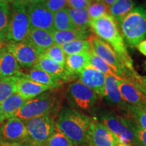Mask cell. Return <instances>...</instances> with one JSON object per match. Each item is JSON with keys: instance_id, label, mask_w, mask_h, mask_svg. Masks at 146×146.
<instances>
[{"instance_id": "cell-5", "label": "cell", "mask_w": 146, "mask_h": 146, "mask_svg": "<svg viewBox=\"0 0 146 146\" xmlns=\"http://www.w3.org/2000/svg\"><path fill=\"white\" fill-rule=\"evenodd\" d=\"M98 118L99 121L118 137L121 141L131 146H135V139L133 133L134 122L131 118L120 116L106 110L99 113Z\"/></svg>"}, {"instance_id": "cell-8", "label": "cell", "mask_w": 146, "mask_h": 146, "mask_svg": "<svg viewBox=\"0 0 146 146\" xmlns=\"http://www.w3.org/2000/svg\"><path fill=\"white\" fill-rule=\"evenodd\" d=\"M29 135V141L41 146L46 143L56 126L50 114H45L24 120Z\"/></svg>"}, {"instance_id": "cell-26", "label": "cell", "mask_w": 146, "mask_h": 146, "mask_svg": "<svg viewBox=\"0 0 146 146\" xmlns=\"http://www.w3.org/2000/svg\"><path fill=\"white\" fill-rule=\"evenodd\" d=\"M71 21L76 29L81 30H88L89 28L91 18L86 9L66 8Z\"/></svg>"}, {"instance_id": "cell-23", "label": "cell", "mask_w": 146, "mask_h": 146, "mask_svg": "<svg viewBox=\"0 0 146 146\" xmlns=\"http://www.w3.org/2000/svg\"><path fill=\"white\" fill-rule=\"evenodd\" d=\"M117 79L119 78L110 74H106L105 98H106L110 103L125 109L127 104L120 96L117 85Z\"/></svg>"}, {"instance_id": "cell-6", "label": "cell", "mask_w": 146, "mask_h": 146, "mask_svg": "<svg viewBox=\"0 0 146 146\" xmlns=\"http://www.w3.org/2000/svg\"><path fill=\"white\" fill-rule=\"evenodd\" d=\"M30 28L27 7L15 2L12 3L6 33V41L9 42L26 41Z\"/></svg>"}, {"instance_id": "cell-19", "label": "cell", "mask_w": 146, "mask_h": 146, "mask_svg": "<svg viewBox=\"0 0 146 146\" xmlns=\"http://www.w3.org/2000/svg\"><path fill=\"white\" fill-rule=\"evenodd\" d=\"M21 67L15 58L7 50L5 46L0 49V78L20 76Z\"/></svg>"}, {"instance_id": "cell-35", "label": "cell", "mask_w": 146, "mask_h": 146, "mask_svg": "<svg viewBox=\"0 0 146 146\" xmlns=\"http://www.w3.org/2000/svg\"><path fill=\"white\" fill-rule=\"evenodd\" d=\"M10 6L8 3L0 1V31L6 33L10 15Z\"/></svg>"}, {"instance_id": "cell-20", "label": "cell", "mask_w": 146, "mask_h": 146, "mask_svg": "<svg viewBox=\"0 0 146 146\" xmlns=\"http://www.w3.org/2000/svg\"><path fill=\"white\" fill-rule=\"evenodd\" d=\"M20 76L26 78L41 85L49 86L52 89L58 88L64 83L62 80L58 76L52 75L45 71L35 68H32L27 74H24L22 72Z\"/></svg>"}, {"instance_id": "cell-38", "label": "cell", "mask_w": 146, "mask_h": 146, "mask_svg": "<svg viewBox=\"0 0 146 146\" xmlns=\"http://www.w3.org/2000/svg\"><path fill=\"white\" fill-rule=\"evenodd\" d=\"M128 80L134 84L139 90H141L146 96V77L139 75L136 72L129 76L128 78Z\"/></svg>"}, {"instance_id": "cell-31", "label": "cell", "mask_w": 146, "mask_h": 146, "mask_svg": "<svg viewBox=\"0 0 146 146\" xmlns=\"http://www.w3.org/2000/svg\"><path fill=\"white\" fill-rule=\"evenodd\" d=\"M86 10L91 18V21L109 14V8L101 0H91Z\"/></svg>"}, {"instance_id": "cell-21", "label": "cell", "mask_w": 146, "mask_h": 146, "mask_svg": "<svg viewBox=\"0 0 146 146\" xmlns=\"http://www.w3.org/2000/svg\"><path fill=\"white\" fill-rule=\"evenodd\" d=\"M91 65L90 54L89 52L66 56V68L72 75L78 78V74Z\"/></svg>"}, {"instance_id": "cell-50", "label": "cell", "mask_w": 146, "mask_h": 146, "mask_svg": "<svg viewBox=\"0 0 146 146\" xmlns=\"http://www.w3.org/2000/svg\"><path fill=\"white\" fill-rule=\"evenodd\" d=\"M145 64H146V62H145Z\"/></svg>"}, {"instance_id": "cell-39", "label": "cell", "mask_w": 146, "mask_h": 146, "mask_svg": "<svg viewBox=\"0 0 146 146\" xmlns=\"http://www.w3.org/2000/svg\"><path fill=\"white\" fill-rule=\"evenodd\" d=\"M91 0H67L68 6L70 8L87 9Z\"/></svg>"}, {"instance_id": "cell-3", "label": "cell", "mask_w": 146, "mask_h": 146, "mask_svg": "<svg viewBox=\"0 0 146 146\" xmlns=\"http://www.w3.org/2000/svg\"><path fill=\"white\" fill-rule=\"evenodd\" d=\"M124 41L131 47H137L146 38V11L143 5L135 6L119 24Z\"/></svg>"}, {"instance_id": "cell-16", "label": "cell", "mask_w": 146, "mask_h": 146, "mask_svg": "<svg viewBox=\"0 0 146 146\" xmlns=\"http://www.w3.org/2000/svg\"><path fill=\"white\" fill-rule=\"evenodd\" d=\"M33 68L40 69L47 72L48 74L58 76L62 80L64 83L70 81L74 78H76L67 70L64 66L61 65L57 62L54 61L42 54L40 55L37 62Z\"/></svg>"}, {"instance_id": "cell-34", "label": "cell", "mask_w": 146, "mask_h": 146, "mask_svg": "<svg viewBox=\"0 0 146 146\" xmlns=\"http://www.w3.org/2000/svg\"><path fill=\"white\" fill-rule=\"evenodd\" d=\"M42 54L45 55L47 57L57 62L61 65L66 66V56L64 52V51L60 45L54 44L52 46L49 47L46 50L42 53Z\"/></svg>"}, {"instance_id": "cell-29", "label": "cell", "mask_w": 146, "mask_h": 146, "mask_svg": "<svg viewBox=\"0 0 146 146\" xmlns=\"http://www.w3.org/2000/svg\"><path fill=\"white\" fill-rule=\"evenodd\" d=\"M18 76L0 78V104L16 94V85Z\"/></svg>"}, {"instance_id": "cell-51", "label": "cell", "mask_w": 146, "mask_h": 146, "mask_svg": "<svg viewBox=\"0 0 146 146\" xmlns=\"http://www.w3.org/2000/svg\"><path fill=\"white\" fill-rule=\"evenodd\" d=\"M0 146H1V145H0Z\"/></svg>"}, {"instance_id": "cell-46", "label": "cell", "mask_w": 146, "mask_h": 146, "mask_svg": "<svg viewBox=\"0 0 146 146\" xmlns=\"http://www.w3.org/2000/svg\"><path fill=\"white\" fill-rule=\"evenodd\" d=\"M143 8H144V9H145V11H146V0H144V1H143Z\"/></svg>"}, {"instance_id": "cell-22", "label": "cell", "mask_w": 146, "mask_h": 146, "mask_svg": "<svg viewBox=\"0 0 146 146\" xmlns=\"http://www.w3.org/2000/svg\"><path fill=\"white\" fill-rule=\"evenodd\" d=\"M52 33L54 43L59 45H62L68 42L76 40L88 39L91 35V31L89 29L81 30L78 29H74L62 31L54 30Z\"/></svg>"}, {"instance_id": "cell-47", "label": "cell", "mask_w": 146, "mask_h": 146, "mask_svg": "<svg viewBox=\"0 0 146 146\" xmlns=\"http://www.w3.org/2000/svg\"><path fill=\"white\" fill-rule=\"evenodd\" d=\"M6 146H26L23 145H6Z\"/></svg>"}, {"instance_id": "cell-4", "label": "cell", "mask_w": 146, "mask_h": 146, "mask_svg": "<svg viewBox=\"0 0 146 146\" xmlns=\"http://www.w3.org/2000/svg\"><path fill=\"white\" fill-rule=\"evenodd\" d=\"M58 102V97L56 93L45 91L31 100H27L14 117L27 120L42 115L50 114L57 108Z\"/></svg>"}, {"instance_id": "cell-41", "label": "cell", "mask_w": 146, "mask_h": 146, "mask_svg": "<svg viewBox=\"0 0 146 146\" xmlns=\"http://www.w3.org/2000/svg\"><path fill=\"white\" fill-rule=\"evenodd\" d=\"M136 47L142 54H143L144 56H146V40H143V41L140 42L137 45Z\"/></svg>"}, {"instance_id": "cell-9", "label": "cell", "mask_w": 146, "mask_h": 146, "mask_svg": "<svg viewBox=\"0 0 146 146\" xmlns=\"http://www.w3.org/2000/svg\"><path fill=\"white\" fill-rule=\"evenodd\" d=\"M87 40L96 54L110 67L116 76L120 79L127 80L125 69L112 47L97 36L91 35Z\"/></svg>"}, {"instance_id": "cell-49", "label": "cell", "mask_w": 146, "mask_h": 146, "mask_svg": "<svg viewBox=\"0 0 146 146\" xmlns=\"http://www.w3.org/2000/svg\"><path fill=\"white\" fill-rule=\"evenodd\" d=\"M1 47H0V49H1Z\"/></svg>"}, {"instance_id": "cell-10", "label": "cell", "mask_w": 146, "mask_h": 146, "mask_svg": "<svg viewBox=\"0 0 146 146\" xmlns=\"http://www.w3.org/2000/svg\"><path fill=\"white\" fill-rule=\"evenodd\" d=\"M29 141V135L24 120L12 117L0 128V145L2 146L23 145Z\"/></svg>"}, {"instance_id": "cell-37", "label": "cell", "mask_w": 146, "mask_h": 146, "mask_svg": "<svg viewBox=\"0 0 146 146\" xmlns=\"http://www.w3.org/2000/svg\"><path fill=\"white\" fill-rule=\"evenodd\" d=\"M133 133L135 139V146H146V130L138 126L135 122L133 125Z\"/></svg>"}, {"instance_id": "cell-27", "label": "cell", "mask_w": 146, "mask_h": 146, "mask_svg": "<svg viewBox=\"0 0 146 146\" xmlns=\"http://www.w3.org/2000/svg\"><path fill=\"white\" fill-rule=\"evenodd\" d=\"M54 27L55 30L60 31L76 29L68 15L66 8L54 14Z\"/></svg>"}, {"instance_id": "cell-36", "label": "cell", "mask_w": 146, "mask_h": 146, "mask_svg": "<svg viewBox=\"0 0 146 146\" xmlns=\"http://www.w3.org/2000/svg\"><path fill=\"white\" fill-rule=\"evenodd\" d=\"M45 7L53 14L68 8L67 0H45Z\"/></svg>"}, {"instance_id": "cell-28", "label": "cell", "mask_w": 146, "mask_h": 146, "mask_svg": "<svg viewBox=\"0 0 146 146\" xmlns=\"http://www.w3.org/2000/svg\"><path fill=\"white\" fill-rule=\"evenodd\" d=\"M60 46L63 50L66 56L89 52L91 49L90 43L88 40L85 39L70 41L62 45H60Z\"/></svg>"}, {"instance_id": "cell-7", "label": "cell", "mask_w": 146, "mask_h": 146, "mask_svg": "<svg viewBox=\"0 0 146 146\" xmlns=\"http://www.w3.org/2000/svg\"><path fill=\"white\" fill-rule=\"evenodd\" d=\"M66 96L72 108L78 111L91 110L98 100V95L79 81L69 84Z\"/></svg>"}, {"instance_id": "cell-43", "label": "cell", "mask_w": 146, "mask_h": 146, "mask_svg": "<svg viewBox=\"0 0 146 146\" xmlns=\"http://www.w3.org/2000/svg\"><path fill=\"white\" fill-rule=\"evenodd\" d=\"M101 1L109 8L116 1V0H101Z\"/></svg>"}, {"instance_id": "cell-45", "label": "cell", "mask_w": 146, "mask_h": 146, "mask_svg": "<svg viewBox=\"0 0 146 146\" xmlns=\"http://www.w3.org/2000/svg\"><path fill=\"white\" fill-rule=\"evenodd\" d=\"M15 0H0L1 2H5V3H13Z\"/></svg>"}, {"instance_id": "cell-33", "label": "cell", "mask_w": 146, "mask_h": 146, "mask_svg": "<svg viewBox=\"0 0 146 146\" xmlns=\"http://www.w3.org/2000/svg\"><path fill=\"white\" fill-rule=\"evenodd\" d=\"M45 143L46 146H76L57 127Z\"/></svg>"}, {"instance_id": "cell-2", "label": "cell", "mask_w": 146, "mask_h": 146, "mask_svg": "<svg viewBox=\"0 0 146 146\" xmlns=\"http://www.w3.org/2000/svg\"><path fill=\"white\" fill-rule=\"evenodd\" d=\"M92 118L72 108L60 111L56 127L75 145H88V134Z\"/></svg>"}, {"instance_id": "cell-18", "label": "cell", "mask_w": 146, "mask_h": 146, "mask_svg": "<svg viewBox=\"0 0 146 146\" xmlns=\"http://www.w3.org/2000/svg\"><path fill=\"white\" fill-rule=\"evenodd\" d=\"M26 41L33 45L41 54L55 44L52 32L32 27L30 28Z\"/></svg>"}, {"instance_id": "cell-15", "label": "cell", "mask_w": 146, "mask_h": 146, "mask_svg": "<svg viewBox=\"0 0 146 146\" xmlns=\"http://www.w3.org/2000/svg\"><path fill=\"white\" fill-rule=\"evenodd\" d=\"M117 85L126 103L139 107L146 106V96L130 81L117 79Z\"/></svg>"}, {"instance_id": "cell-40", "label": "cell", "mask_w": 146, "mask_h": 146, "mask_svg": "<svg viewBox=\"0 0 146 146\" xmlns=\"http://www.w3.org/2000/svg\"><path fill=\"white\" fill-rule=\"evenodd\" d=\"M45 1V0H15L14 2L18 3L20 5H24V6L28 7L30 5L44 3Z\"/></svg>"}, {"instance_id": "cell-24", "label": "cell", "mask_w": 146, "mask_h": 146, "mask_svg": "<svg viewBox=\"0 0 146 146\" xmlns=\"http://www.w3.org/2000/svg\"><path fill=\"white\" fill-rule=\"evenodd\" d=\"M135 0H116L109 8V14L119 25L120 22L135 7Z\"/></svg>"}, {"instance_id": "cell-48", "label": "cell", "mask_w": 146, "mask_h": 146, "mask_svg": "<svg viewBox=\"0 0 146 146\" xmlns=\"http://www.w3.org/2000/svg\"><path fill=\"white\" fill-rule=\"evenodd\" d=\"M41 146H46V145H41Z\"/></svg>"}, {"instance_id": "cell-32", "label": "cell", "mask_w": 146, "mask_h": 146, "mask_svg": "<svg viewBox=\"0 0 146 146\" xmlns=\"http://www.w3.org/2000/svg\"><path fill=\"white\" fill-rule=\"evenodd\" d=\"M89 54H90V63L91 66L94 67L95 69L103 73V74H110V75H112L118 78L112 69L110 68V67L96 54V52H94V50H93L91 47L90 50H89Z\"/></svg>"}, {"instance_id": "cell-1", "label": "cell", "mask_w": 146, "mask_h": 146, "mask_svg": "<svg viewBox=\"0 0 146 146\" xmlns=\"http://www.w3.org/2000/svg\"><path fill=\"white\" fill-rule=\"evenodd\" d=\"M89 27L98 37L107 43L114 51L125 69L127 79L136 72L133 60L126 47L119 25L110 14L90 21Z\"/></svg>"}, {"instance_id": "cell-25", "label": "cell", "mask_w": 146, "mask_h": 146, "mask_svg": "<svg viewBox=\"0 0 146 146\" xmlns=\"http://www.w3.org/2000/svg\"><path fill=\"white\" fill-rule=\"evenodd\" d=\"M26 102L27 100H24L16 93L1 102V106L5 118L9 119L14 117V114Z\"/></svg>"}, {"instance_id": "cell-11", "label": "cell", "mask_w": 146, "mask_h": 146, "mask_svg": "<svg viewBox=\"0 0 146 146\" xmlns=\"http://www.w3.org/2000/svg\"><path fill=\"white\" fill-rule=\"evenodd\" d=\"M5 47L19 66L25 68H33L41 55V53L27 41L8 42L5 44Z\"/></svg>"}, {"instance_id": "cell-42", "label": "cell", "mask_w": 146, "mask_h": 146, "mask_svg": "<svg viewBox=\"0 0 146 146\" xmlns=\"http://www.w3.org/2000/svg\"><path fill=\"white\" fill-rule=\"evenodd\" d=\"M5 40H6V33H4L0 31V47L5 46Z\"/></svg>"}, {"instance_id": "cell-13", "label": "cell", "mask_w": 146, "mask_h": 146, "mask_svg": "<svg viewBox=\"0 0 146 146\" xmlns=\"http://www.w3.org/2000/svg\"><path fill=\"white\" fill-rule=\"evenodd\" d=\"M27 12L31 27L50 32L55 30L54 14L45 7L44 3L29 5L27 7Z\"/></svg>"}, {"instance_id": "cell-12", "label": "cell", "mask_w": 146, "mask_h": 146, "mask_svg": "<svg viewBox=\"0 0 146 146\" xmlns=\"http://www.w3.org/2000/svg\"><path fill=\"white\" fill-rule=\"evenodd\" d=\"M123 141L96 119H92L88 134L89 146H119Z\"/></svg>"}, {"instance_id": "cell-14", "label": "cell", "mask_w": 146, "mask_h": 146, "mask_svg": "<svg viewBox=\"0 0 146 146\" xmlns=\"http://www.w3.org/2000/svg\"><path fill=\"white\" fill-rule=\"evenodd\" d=\"M78 81L94 91L102 98H105L106 74L89 66L78 74Z\"/></svg>"}, {"instance_id": "cell-17", "label": "cell", "mask_w": 146, "mask_h": 146, "mask_svg": "<svg viewBox=\"0 0 146 146\" xmlns=\"http://www.w3.org/2000/svg\"><path fill=\"white\" fill-rule=\"evenodd\" d=\"M52 89L50 87L41 85L22 76H18L16 85V94L27 101Z\"/></svg>"}, {"instance_id": "cell-44", "label": "cell", "mask_w": 146, "mask_h": 146, "mask_svg": "<svg viewBox=\"0 0 146 146\" xmlns=\"http://www.w3.org/2000/svg\"><path fill=\"white\" fill-rule=\"evenodd\" d=\"M5 119V116H4V114H3V110H2V108H1V104H0V123H2Z\"/></svg>"}, {"instance_id": "cell-30", "label": "cell", "mask_w": 146, "mask_h": 146, "mask_svg": "<svg viewBox=\"0 0 146 146\" xmlns=\"http://www.w3.org/2000/svg\"><path fill=\"white\" fill-rule=\"evenodd\" d=\"M125 109L127 110L129 118L138 126L146 130V106L139 107L127 104Z\"/></svg>"}]
</instances>
